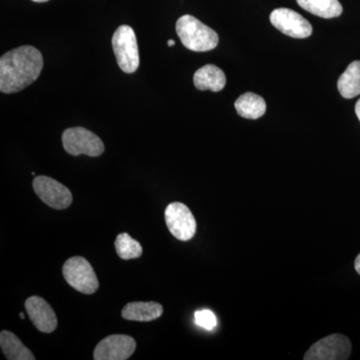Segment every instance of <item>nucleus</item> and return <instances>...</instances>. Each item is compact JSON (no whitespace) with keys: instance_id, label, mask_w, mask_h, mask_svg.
<instances>
[{"instance_id":"nucleus-9","label":"nucleus","mask_w":360,"mask_h":360,"mask_svg":"<svg viewBox=\"0 0 360 360\" xmlns=\"http://www.w3.org/2000/svg\"><path fill=\"white\" fill-rule=\"evenodd\" d=\"M270 22L279 32L293 39H307L312 33L309 21L291 9H274L270 14Z\"/></svg>"},{"instance_id":"nucleus-7","label":"nucleus","mask_w":360,"mask_h":360,"mask_svg":"<svg viewBox=\"0 0 360 360\" xmlns=\"http://www.w3.org/2000/svg\"><path fill=\"white\" fill-rule=\"evenodd\" d=\"M165 222L168 231L175 238L188 241L195 236L196 220L193 212L181 202H172L165 210Z\"/></svg>"},{"instance_id":"nucleus-16","label":"nucleus","mask_w":360,"mask_h":360,"mask_svg":"<svg viewBox=\"0 0 360 360\" xmlns=\"http://www.w3.org/2000/svg\"><path fill=\"white\" fill-rule=\"evenodd\" d=\"M338 91L347 99L354 98L360 94V61L355 60L347 66L338 82Z\"/></svg>"},{"instance_id":"nucleus-20","label":"nucleus","mask_w":360,"mask_h":360,"mask_svg":"<svg viewBox=\"0 0 360 360\" xmlns=\"http://www.w3.org/2000/svg\"><path fill=\"white\" fill-rule=\"evenodd\" d=\"M354 267L357 274H359L360 276V253L359 255H357L356 259H355Z\"/></svg>"},{"instance_id":"nucleus-2","label":"nucleus","mask_w":360,"mask_h":360,"mask_svg":"<svg viewBox=\"0 0 360 360\" xmlns=\"http://www.w3.org/2000/svg\"><path fill=\"white\" fill-rule=\"evenodd\" d=\"M176 32L182 44L191 51H212L219 42V34L214 30L189 14L177 20Z\"/></svg>"},{"instance_id":"nucleus-15","label":"nucleus","mask_w":360,"mask_h":360,"mask_svg":"<svg viewBox=\"0 0 360 360\" xmlns=\"http://www.w3.org/2000/svg\"><path fill=\"white\" fill-rule=\"evenodd\" d=\"M234 105L238 115L246 120H257L266 111L264 99L253 92H246L239 96Z\"/></svg>"},{"instance_id":"nucleus-1","label":"nucleus","mask_w":360,"mask_h":360,"mask_svg":"<svg viewBox=\"0 0 360 360\" xmlns=\"http://www.w3.org/2000/svg\"><path fill=\"white\" fill-rule=\"evenodd\" d=\"M44 58L39 49L23 45L0 58V90L2 94L20 92L39 78Z\"/></svg>"},{"instance_id":"nucleus-21","label":"nucleus","mask_w":360,"mask_h":360,"mask_svg":"<svg viewBox=\"0 0 360 360\" xmlns=\"http://www.w3.org/2000/svg\"><path fill=\"white\" fill-rule=\"evenodd\" d=\"M355 113H356L357 117H359L360 122V98L359 101H357L356 105H355Z\"/></svg>"},{"instance_id":"nucleus-17","label":"nucleus","mask_w":360,"mask_h":360,"mask_svg":"<svg viewBox=\"0 0 360 360\" xmlns=\"http://www.w3.org/2000/svg\"><path fill=\"white\" fill-rule=\"evenodd\" d=\"M298 6L321 18H338L343 9L338 0H296Z\"/></svg>"},{"instance_id":"nucleus-8","label":"nucleus","mask_w":360,"mask_h":360,"mask_svg":"<svg viewBox=\"0 0 360 360\" xmlns=\"http://www.w3.org/2000/svg\"><path fill=\"white\" fill-rule=\"evenodd\" d=\"M33 189L45 205L54 210H66L72 202V194L70 189L51 177L44 175L35 177Z\"/></svg>"},{"instance_id":"nucleus-10","label":"nucleus","mask_w":360,"mask_h":360,"mask_svg":"<svg viewBox=\"0 0 360 360\" xmlns=\"http://www.w3.org/2000/svg\"><path fill=\"white\" fill-rule=\"evenodd\" d=\"M136 348V342L131 336L113 335L108 336L96 345L94 352L96 360L129 359Z\"/></svg>"},{"instance_id":"nucleus-24","label":"nucleus","mask_w":360,"mask_h":360,"mask_svg":"<svg viewBox=\"0 0 360 360\" xmlns=\"http://www.w3.org/2000/svg\"><path fill=\"white\" fill-rule=\"evenodd\" d=\"M20 317L21 319H25V314H20Z\"/></svg>"},{"instance_id":"nucleus-11","label":"nucleus","mask_w":360,"mask_h":360,"mask_svg":"<svg viewBox=\"0 0 360 360\" xmlns=\"http://www.w3.org/2000/svg\"><path fill=\"white\" fill-rule=\"evenodd\" d=\"M25 309L33 326L41 333H51L58 328L56 312L44 298L39 296L27 298Z\"/></svg>"},{"instance_id":"nucleus-19","label":"nucleus","mask_w":360,"mask_h":360,"mask_svg":"<svg viewBox=\"0 0 360 360\" xmlns=\"http://www.w3.org/2000/svg\"><path fill=\"white\" fill-rule=\"evenodd\" d=\"M194 319H195L196 324L200 326V328L206 329V330H213L217 326V317H215L212 310H198L194 314Z\"/></svg>"},{"instance_id":"nucleus-12","label":"nucleus","mask_w":360,"mask_h":360,"mask_svg":"<svg viewBox=\"0 0 360 360\" xmlns=\"http://www.w3.org/2000/svg\"><path fill=\"white\" fill-rule=\"evenodd\" d=\"M193 82L196 89L201 91L210 90V91L219 92L224 89L226 77L224 71L217 65H207L202 66L194 73Z\"/></svg>"},{"instance_id":"nucleus-4","label":"nucleus","mask_w":360,"mask_h":360,"mask_svg":"<svg viewBox=\"0 0 360 360\" xmlns=\"http://www.w3.org/2000/svg\"><path fill=\"white\" fill-rule=\"evenodd\" d=\"M66 283L84 295H94L99 288L98 279L91 264L82 257L66 260L63 269Z\"/></svg>"},{"instance_id":"nucleus-14","label":"nucleus","mask_w":360,"mask_h":360,"mask_svg":"<svg viewBox=\"0 0 360 360\" xmlns=\"http://www.w3.org/2000/svg\"><path fill=\"white\" fill-rule=\"evenodd\" d=\"M0 347L4 356L8 360H34L35 356L21 342L20 338L11 331L4 330L0 333Z\"/></svg>"},{"instance_id":"nucleus-5","label":"nucleus","mask_w":360,"mask_h":360,"mask_svg":"<svg viewBox=\"0 0 360 360\" xmlns=\"http://www.w3.org/2000/svg\"><path fill=\"white\" fill-rule=\"evenodd\" d=\"M63 144L66 153L73 156L84 155L96 158L104 151L103 141L84 127L65 129L63 134Z\"/></svg>"},{"instance_id":"nucleus-3","label":"nucleus","mask_w":360,"mask_h":360,"mask_svg":"<svg viewBox=\"0 0 360 360\" xmlns=\"http://www.w3.org/2000/svg\"><path fill=\"white\" fill-rule=\"evenodd\" d=\"M116 60L123 72L134 73L139 66V51L136 35L129 25H122L112 37Z\"/></svg>"},{"instance_id":"nucleus-23","label":"nucleus","mask_w":360,"mask_h":360,"mask_svg":"<svg viewBox=\"0 0 360 360\" xmlns=\"http://www.w3.org/2000/svg\"><path fill=\"white\" fill-rule=\"evenodd\" d=\"M32 1H34V2H46V1H49V0H32Z\"/></svg>"},{"instance_id":"nucleus-18","label":"nucleus","mask_w":360,"mask_h":360,"mask_svg":"<svg viewBox=\"0 0 360 360\" xmlns=\"http://www.w3.org/2000/svg\"><path fill=\"white\" fill-rule=\"evenodd\" d=\"M115 250L118 257L124 260L134 259L142 255L141 243L125 232L118 234L116 238Z\"/></svg>"},{"instance_id":"nucleus-6","label":"nucleus","mask_w":360,"mask_h":360,"mask_svg":"<svg viewBox=\"0 0 360 360\" xmlns=\"http://www.w3.org/2000/svg\"><path fill=\"white\" fill-rule=\"evenodd\" d=\"M352 354V343L347 336L331 335L315 342L307 350L304 360H347Z\"/></svg>"},{"instance_id":"nucleus-22","label":"nucleus","mask_w":360,"mask_h":360,"mask_svg":"<svg viewBox=\"0 0 360 360\" xmlns=\"http://www.w3.org/2000/svg\"><path fill=\"white\" fill-rule=\"evenodd\" d=\"M167 45H168V46H170V47H172V46H174V45H175V41H174V40H172V39H169V40H168V41H167Z\"/></svg>"},{"instance_id":"nucleus-13","label":"nucleus","mask_w":360,"mask_h":360,"mask_svg":"<svg viewBox=\"0 0 360 360\" xmlns=\"http://www.w3.org/2000/svg\"><path fill=\"white\" fill-rule=\"evenodd\" d=\"M163 312L162 305L155 302L127 303L122 315L127 321L148 322L160 319Z\"/></svg>"}]
</instances>
